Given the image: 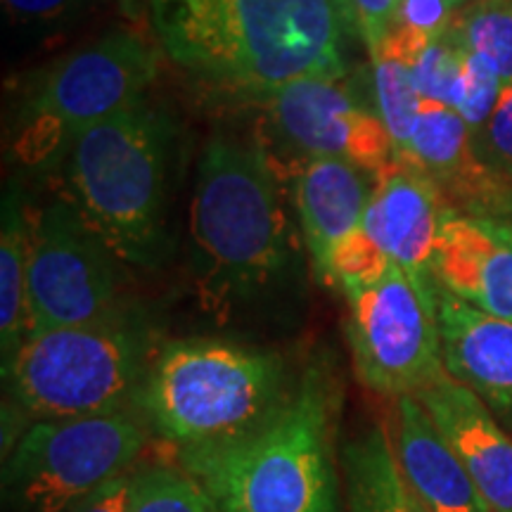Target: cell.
I'll list each match as a JSON object with an SVG mask.
<instances>
[{
  "instance_id": "30",
  "label": "cell",
  "mask_w": 512,
  "mask_h": 512,
  "mask_svg": "<svg viewBox=\"0 0 512 512\" xmlns=\"http://www.w3.org/2000/svg\"><path fill=\"white\" fill-rule=\"evenodd\" d=\"M86 0H3V8L19 24H57L67 22Z\"/></svg>"
},
{
  "instance_id": "11",
  "label": "cell",
  "mask_w": 512,
  "mask_h": 512,
  "mask_svg": "<svg viewBox=\"0 0 512 512\" xmlns=\"http://www.w3.org/2000/svg\"><path fill=\"white\" fill-rule=\"evenodd\" d=\"M264 102L280 136L304 157L342 159L373 181L394 164L387 126L356 98L347 76L294 81Z\"/></svg>"
},
{
  "instance_id": "31",
  "label": "cell",
  "mask_w": 512,
  "mask_h": 512,
  "mask_svg": "<svg viewBox=\"0 0 512 512\" xmlns=\"http://www.w3.org/2000/svg\"><path fill=\"white\" fill-rule=\"evenodd\" d=\"M131 486H133V470L126 472L105 486H100L98 491H93L91 496H86L83 501L74 505L67 512H128V501H131Z\"/></svg>"
},
{
  "instance_id": "33",
  "label": "cell",
  "mask_w": 512,
  "mask_h": 512,
  "mask_svg": "<svg viewBox=\"0 0 512 512\" xmlns=\"http://www.w3.org/2000/svg\"><path fill=\"white\" fill-rule=\"evenodd\" d=\"M337 5H339V10H342L344 22H347V27H349V0H337ZM349 31H351V27H349Z\"/></svg>"
},
{
  "instance_id": "24",
  "label": "cell",
  "mask_w": 512,
  "mask_h": 512,
  "mask_svg": "<svg viewBox=\"0 0 512 512\" xmlns=\"http://www.w3.org/2000/svg\"><path fill=\"white\" fill-rule=\"evenodd\" d=\"M501 88L503 81L494 69V64L460 48V74L451 98V107L470 126L472 136H477L486 126V121H489L496 107L498 95H501Z\"/></svg>"
},
{
  "instance_id": "26",
  "label": "cell",
  "mask_w": 512,
  "mask_h": 512,
  "mask_svg": "<svg viewBox=\"0 0 512 512\" xmlns=\"http://www.w3.org/2000/svg\"><path fill=\"white\" fill-rule=\"evenodd\" d=\"M460 74V48L444 36L427 46L425 53L413 64V81L422 100L441 102L451 107Z\"/></svg>"
},
{
  "instance_id": "20",
  "label": "cell",
  "mask_w": 512,
  "mask_h": 512,
  "mask_svg": "<svg viewBox=\"0 0 512 512\" xmlns=\"http://www.w3.org/2000/svg\"><path fill=\"white\" fill-rule=\"evenodd\" d=\"M29 214L12 185L3 200L0 233V351L3 373L29 339Z\"/></svg>"
},
{
  "instance_id": "18",
  "label": "cell",
  "mask_w": 512,
  "mask_h": 512,
  "mask_svg": "<svg viewBox=\"0 0 512 512\" xmlns=\"http://www.w3.org/2000/svg\"><path fill=\"white\" fill-rule=\"evenodd\" d=\"M392 446L399 467L430 512H491L460 458L415 396L396 399Z\"/></svg>"
},
{
  "instance_id": "34",
  "label": "cell",
  "mask_w": 512,
  "mask_h": 512,
  "mask_svg": "<svg viewBox=\"0 0 512 512\" xmlns=\"http://www.w3.org/2000/svg\"><path fill=\"white\" fill-rule=\"evenodd\" d=\"M219 512H221V510H219Z\"/></svg>"
},
{
  "instance_id": "32",
  "label": "cell",
  "mask_w": 512,
  "mask_h": 512,
  "mask_svg": "<svg viewBox=\"0 0 512 512\" xmlns=\"http://www.w3.org/2000/svg\"><path fill=\"white\" fill-rule=\"evenodd\" d=\"M117 3L131 22H140L143 19V3L140 0H117Z\"/></svg>"
},
{
  "instance_id": "22",
  "label": "cell",
  "mask_w": 512,
  "mask_h": 512,
  "mask_svg": "<svg viewBox=\"0 0 512 512\" xmlns=\"http://www.w3.org/2000/svg\"><path fill=\"white\" fill-rule=\"evenodd\" d=\"M446 36L494 64L503 83L512 81V0H467Z\"/></svg>"
},
{
  "instance_id": "7",
  "label": "cell",
  "mask_w": 512,
  "mask_h": 512,
  "mask_svg": "<svg viewBox=\"0 0 512 512\" xmlns=\"http://www.w3.org/2000/svg\"><path fill=\"white\" fill-rule=\"evenodd\" d=\"M159 72V50L133 31H112L62 57L24 102L15 157L50 166L100 121L138 105Z\"/></svg>"
},
{
  "instance_id": "19",
  "label": "cell",
  "mask_w": 512,
  "mask_h": 512,
  "mask_svg": "<svg viewBox=\"0 0 512 512\" xmlns=\"http://www.w3.org/2000/svg\"><path fill=\"white\" fill-rule=\"evenodd\" d=\"M342 475L351 512H430L403 477L384 427H370L344 446Z\"/></svg>"
},
{
  "instance_id": "3",
  "label": "cell",
  "mask_w": 512,
  "mask_h": 512,
  "mask_svg": "<svg viewBox=\"0 0 512 512\" xmlns=\"http://www.w3.org/2000/svg\"><path fill=\"white\" fill-rule=\"evenodd\" d=\"M337 392L309 368L271 420L247 437L178 451L221 512H339L332 465Z\"/></svg>"
},
{
  "instance_id": "21",
  "label": "cell",
  "mask_w": 512,
  "mask_h": 512,
  "mask_svg": "<svg viewBox=\"0 0 512 512\" xmlns=\"http://www.w3.org/2000/svg\"><path fill=\"white\" fill-rule=\"evenodd\" d=\"M375 72V102L382 124L387 126L389 138L394 143L396 159L415 162L413 159V128L418 121L422 98L415 88L413 67L389 50L377 48L373 55Z\"/></svg>"
},
{
  "instance_id": "5",
  "label": "cell",
  "mask_w": 512,
  "mask_h": 512,
  "mask_svg": "<svg viewBox=\"0 0 512 512\" xmlns=\"http://www.w3.org/2000/svg\"><path fill=\"white\" fill-rule=\"evenodd\" d=\"M171 128L143 100L100 121L69 150V204L121 264L162 254V202Z\"/></svg>"
},
{
  "instance_id": "28",
  "label": "cell",
  "mask_w": 512,
  "mask_h": 512,
  "mask_svg": "<svg viewBox=\"0 0 512 512\" xmlns=\"http://www.w3.org/2000/svg\"><path fill=\"white\" fill-rule=\"evenodd\" d=\"M465 3L467 0H403L394 27H406L430 41H439Z\"/></svg>"
},
{
  "instance_id": "13",
  "label": "cell",
  "mask_w": 512,
  "mask_h": 512,
  "mask_svg": "<svg viewBox=\"0 0 512 512\" xmlns=\"http://www.w3.org/2000/svg\"><path fill=\"white\" fill-rule=\"evenodd\" d=\"M411 150L451 209L482 219L512 216V188L479 159L475 136L453 107L422 100Z\"/></svg>"
},
{
  "instance_id": "15",
  "label": "cell",
  "mask_w": 512,
  "mask_h": 512,
  "mask_svg": "<svg viewBox=\"0 0 512 512\" xmlns=\"http://www.w3.org/2000/svg\"><path fill=\"white\" fill-rule=\"evenodd\" d=\"M491 512H512V439L479 396L451 375L415 394Z\"/></svg>"
},
{
  "instance_id": "2",
  "label": "cell",
  "mask_w": 512,
  "mask_h": 512,
  "mask_svg": "<svg viewBox=\"0 0 512 512\" xmlns=\"http://www.w3.org/2000/svg\"><path fill=\"white\" fill-rule=\"evenodd\" d=\"M292 261V230L261 143L214 136L190 202V264L204 309L226 311L273 285Z\"/></svg>"
},
{
  "instance_id": "16",
  "label": "cell",
  "mask_w": 512,
  "mask_h": 512,
  "mask_svg": "<svg viewBox=\"0 0 512 512\" xmlns=\"http://www.w3.org/2000/svg\"><path fill=\"white\" fill-rule=\"evenodd\" d=\"M446 373L512 425V323L477 311L434 285Z\"/></svg>"
},
{
  "instance_id": "27",
  "label": "cell",
  "mask_w": 512,
  "mask_h": 512,
  "mask_svg": "<svg viewBox=\"0 0 512 512\" xmlns=\"http://www.w3.org/2000/svg\"><path fill=\"white\" fill-rule=\"evenodd\" d=\"M477 155L512 188V81L503 83L494 112L475 136Z\"/></svg>"
},
{
  "instance_id": "1",
  "label": "cell",
  "mask_w": 512,
  "mask_h": 512,
  "mask_svg": "<svg viewBox=\"0 0 512 512\" xmlns=\"http://www.w3.org/2000/svg\"><path fill=\"white\" fill-rule=\"evenodd\" d=\"M159 50L197 86L268 100L294 81L347 76L337 0H147Z\"/></svg>"
},
{
  "instance_id": "25",
  "label": "cell",
  "mask_w": 512,
  "mask_h": 512,
  "mask_svg": "<svg viewBox=\"0 0 512 512\" xmlns=\"http://www.w3.org/2000/svg\"><path fill=\"white\" fill-rule=\"evenodd\" d=\"M392 264L394 261L389 259L387 252L361 226L332 249L325 285H335L339 290H347V287L375 283V280H380L389 271Z\"/></svg>"
},
{
  "instance_id": "14",
  "label": "cell",
  "mask_w": 512,
  "mask_h": 512,
  "mask_svg": "<svg viewBox=\"0 0 512 512\" xmlns=\"http://www.w3.org/2000/svg\"><path fill=\"white\" fill-rule=\"evenodd\" d=\"M434 283L512 323V223L448 209L432 259Z\"/></svg>"
},
{
  "instance_id": "10",
  "label": "cell",
  "mask_w": 512,
  "mask_h": 512,
  "mask_svg": "<svg viewBox=\"0 0 512 512\" xmlns=\"http://www.w3.org/2000/svg\"><path fill=\"white\" fill-rule=\"evenodd\" d=\"M114 256L60 200L29 219V337L119 316Z\"/></svg>"
},
{
  "instance_id": "4",
  "label": "cell",
  "mask_w": 512,
  "mask_h": 512,
  "mask_svg": "<svg viewBox=\"0 0 512 512\" xmlns=\"http://www.w3.org/2000/svg\"><path fill=\"white\" fill-rule=\"evenodd\" d=\"M287 396L285 363L275 351L178 339L155 351L138 406L159 437L185 451L247 437Z\"/></svg>"
},
{
  "instance_id": "12",
  "label": "cell",
  "mask_w": 512,
  "mask_h": 512,
  "mask_svg": "<svg viewBox=\"0 0 512 512\" xmlns=\"http://www.w3.org/2000/svg\"><path fill=\"white\" fill-rule=\"evenodd\" d=\"M451 209L418 162L394 159L375 181L363 228L425 294L434 297L432 259L441 219Z\"/></svg>"
},
{
  "instance_id": "29",
  "label": "cell",
  "mask_w": 512,
  "mask_h": 512,
  "mask_svg": "<svg viewBox=\"0 0 512 512\" xmlns=\"http://www.w3.org/2000/svg\"><path fill=\"white\" fill-rule=\"evenodd\" d=\"M401 3L403 0H349V27L361 36L368 53H375L392 31Z\"/></svg>"
},
{
  "instance_id": "6",
  "label": "cell",
  "mask_w": 512,
  "mask_h": 512,
  "mask_svg": "<svg viewBox=\"0 0 512 512\" xmlns=\"http://www.w3.org/2000/svg\"><path fill=\"white\" fill-rule=\"evenodd\" d=\"M152 342L124 313L76 328L31 335L3 377L34 420L126 411L150 368Z\"/></svg>"
},
{
  "instance_id": "9",
  "label": "cell",
  "mask_w": 512,
  "mask_h": 512,
  "mask_svg": "<svg viewBox=\"0 0 512 512\" xmlns=\"http://www.w3.org/2000/svg\"><path fill=\"white\" fill-rule=\"evenodd\" d=\"M347 339L370 392L415 396L446 375L432 294L392 264L380 280L347 287Z\"/></svg>"
},
{
  "instance_id": "23",
  "label": "cell",
  "mask_w": 512,
  "mask_h": 512,
  "mask_svg": "<svg viewBox=\"0 0 512 512\" xmlns=\"http://www.w3.org/2000/svg\"><path fill=\"white\" fill-rule=\"evenodd\" d=\"M128 512H219V508L183 467L147 465L133 470Z\"/></svg>"
},
{
  "instance_id": "17",
  "label": "cell",
  "mask_w": 512,
  "mask_h": 512,
  "mask_svg": "<svg viewBox=\"0 0 512 512\" xmlns=\"http://www.w3.org/2000/svg\"><path fill=\"white\" fill-rule=\"evenodd\" d=\"M375 181L342 159L304 157L294 178V195L320 283L328 275L330 254L339 242L363 226Z\"/></svg>"
},
{
  "instance_id": "8",
  "label": "cell",
  "mask_w": 512,
  "mask_h": 512,
  "mask_svg": "<svg viewBox=\"0 0 512 512\" xmlns=\"http://www.w3.org/2000/svg\"><path fill=\"white\" fill-rule=\"evenodd\" d=\"M147 437L143 420L128 411L34 420L5 458V496L17 512L72 510L131 472Z\"/></svg>"
}]
</instances>
